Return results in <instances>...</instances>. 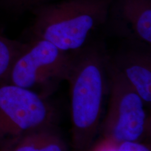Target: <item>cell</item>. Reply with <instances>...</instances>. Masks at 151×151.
I'll list each match as a JSON object with an SVG mask.
<instances>
[{"mask_svg": "<svg viewBox=\"0 0 151 151\" xmlns=\"http://www.w3.org/2000/svg\"><path fill=\"white\" fill-rule=\"evenodd\" d=\"M26 43L12 40L0 35V82L5 78Z\"/></svg>", "mask_w": 151, "mask_h": 151, "instance_id": "9c48e42d", "label": "cell"}, {"mask_svg": "<svg viewBox=\"0 0 151 151\" xmlns=\"http://www.w3.org/2000/svg\"><path fill=\"white\" fill-rule=\"evenodd\" d=\"M109 106L99 131L102 139L119 144L143 142L150 132V123L142 98L109 55L106 65Z\"/></svg>", "mask_w": 151, "mask_h": 151, "instance_id": "3957f363", "label": "cell"}, {"mask_svg": "<svg viewBox=\"0 0 151 151\" xmlns=\"http://www.w3.org/2000/svg\"><path fill=\"white\" fill-rule=\"evenodd\" d=\"M106 22L120 35L150 46L151 0H111Z\"/></svg>", "mask_w": 151, "mask_h": 151, "instance_id": "8992f818", "label": "cell"}, {"mask_svg": "<svg viewBox=\"0 0 151 151\" xmlns=\"http://www.w3.org/2000/svg\"><path fill=\"white\" fill-rule=\"evenodd\" d=\"M6 4L11 8L19 11L27 10L39 6L44 4L55 1V0H2Z\"/></svg>", "mask_w": 151, "mask_h": 151, "instance_id": "30bf717a", "label": "cell"}, {"mask_svg": "<svg viewBox=\"0 0 151 151\" xmlns=\"http://www.w3.org/2000/svg\"><path fill=\"white\" fill-rule=\"evenodd\" d=\"M111 0H55L33 9L35 39L72 52L88 44L95 29L106 23Z\"/></svg>", "mask_w": 151, "mask_h": 151, "instance_id": "7a4b0ae2", "label": "cell"}, {"mask_svg": "<svg viewBox=\"0 0 151 151\" xmlns=\"http://www.w3.org/2000/svg\"><path fill=\"white\" fill-rule=\"evenodd\" d=\"M118 151H151L150 146L143 142L126 141L118 144Z\"/></svg>", "mask_w": 151, "mask_h": 151, "instance_id": "8fae6325", "label": "cell"}, {"mask_svg": "<svg viewBox=\"0 0 151 151\" xmlns=\"http://www.w3.org/2000/svg\"><path fill=\"white\" fill-rule=\"evenodd\" d=\"M56 122V111L47 97L34 90L0 83V147Z\"/></svg>", "mask_w": 151, "mask_h": 151, "instance_id": "277c9868", "label": "cell"}, {"mask_svg": "<svg viewBox=\"0 0 151 151\" xmlns=\"http://www.w3.org/2000/svg\"><path fill=\"white\" fill-rule=\"evenodd\" d=\"M110 59L146 104L151 102V56L136 49L123 51Z\"/></svg>", "mask_w": 151, "mask_h": 151, "instance_id": "52a82bcc", "label": "cell"}, {"mask_svg": "<svg viewBox=\"0 0 151 151\" xmlns=\"http://www.w3.org/2000/svg\"><path fill=\"white\" fill-rule=\"evenodd\" d=\"M70 52H64L51 43L35 39L25 46L0 83L14 85L34 90H49L66 80Z\"/></svg>", "mask_w": 151, "mask_h": 151, "instance_id": "5b68a950", "label": "cell"}, {"mask_svg": "<svg viewBox=\"0 0 151 151\" xmlns=\"http://www.w3.org/2000/svg\"><path fill=\"white\" fill-rule=\"evenodd\" d=\"M55 125L28 132L0 147V151H69Z\"/></svg>", "mask_w": 151, "mask_h": 151, "instance_id": "ba28073f", "label": "cell"}, {"mask_svg": "<svg viewBox=\"0 0 151 151\" xmlns=\"http://www.w3.org/2000/svg\"><path fill=\"white\" fill-rule=\"evenodd\" d=\"M109 55L102 43L70 52L67 78L70 88L72 151H91L101 123Z\"/></svg>", "mask_w": 151, "mask_h": 151, "instance_id": "6da1fadb", "label": "cell"}, {"mask_svg": "<svg viewBox=\"0 0 151 151\" xmlns=\"http://www.w3.org/2000/svg\"><path fill=\"white\" fill-rule=\"evenodd\" d=\"M91 151H118V144L102 139L99 143H94Z\"/></svg>", "mask_w": 151, "mask_h": 151, "instance_id": "7c38bea8", "label": "cell"}]
</instances>
